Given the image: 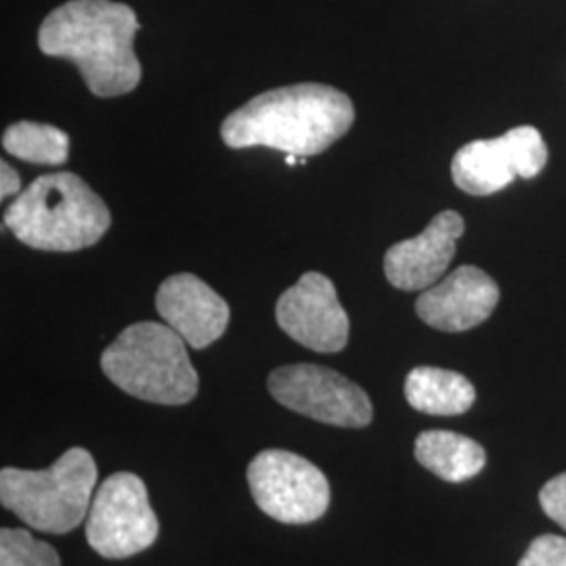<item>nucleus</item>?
<instances>
[{
	"instance_id": "nucleus-5",
	"label": "nucleus",
	"mask_w": 566,
	"mask_h": 566,
	"mask_svg": "<svg viewBox=\"0 0 566 566\" xmlns=\"http://www.w3.org/2000/svg\"><path fill=\"white\" fill-rule=\"evenodd\" d=\"M97 464L84 447H70L46 470H0V502L30 528L65 535L93 504Z\"/></svg>"
},
{
	"instance_id": "nucleus-14",
	"label": "nucleus",
	"mask_w": 566,
	"mask_h": 566,
	"mask_svg": "<svg viewBox=\"0 0 566 566\" xmlns=\"http://www.w3.org/2000/svg\"><path fill=\"white\" fill-rule=\"evenodd\" d=\"M416 460L446 483H464L483 472L485 449L474 439L451 430H424L413 447Z\"/></svg>"
},
{
	"instance_id": "nucleus-7",
	"label": "nucleus",
	"mask_w": 566,
	"mask_h": 566,
	"mask_svg": "<svg viewBox=\"0 0 566 566\" xmlns=\"http://www.w3.org/2000/svg\"><path fill=\"white\" fill-rule=\"evenodd\" d=\"M245 476L256 506L283 525L315 523L329 507L327 476L298 453L261 451L248 465Z\"/></svg>"
},
{
	"instance_id": "nucleus-10",
	"label": "nucleus",
	"mask_w": 566,
	"mask_h": 566,
	"mask_svg": "<svg viewBox=\"0 0 566 566\" xmlns=\"http://www.w3.org/2000/svg\"><path fill=\"white\" fill-rule=\"evenodd\" d=\"M283 332L315 353H338L348 344V315L336 287L322 273H304L287 287L275 306Z\"/></svg>"
},
{
	"instance_id": "nucleus-12",
	"label": "nucleus",
	"mask_w": 566,
	"mask_h": 566,
	"mask_svg": "<svg viewBox=\"0 0 566 566\" xmlns=\"http://www.w3.org/2000/svg\"><path fill=\"white\" fill-rule=\"evenodd\" d=\"M497 303V283L483 269L464 264L443 282L424 290L416 303V313L426 325L453 334L486 322Z\"/></svg>"
},
{
	"instance_id": "nucleus-1",
	"label": "nucleus",
	"mask_w": 566,
	"mask_h": 566,
	"mask_svg": "<svg viewBox=\"0 0 566 566\" xmlns=\"http://www.w3.org/2000/svg\"><path fill=\"white\" fill-rule=\"evenodd\" d=\"M139 28L128 4L70 0L42 21L39 46L49 57L76 63L93 95L120 97L142 82V63L133 49Z\"/></svg>"
},
{
	"instance_id": "nucleus-17",
	"label": "nucleus",
	"mask_w": 566,
	"mask_h": 566,
	"mask_svg": "<svg viewBox=\"0 0 566 566\" xmlns=\"http://www.w3.org/2000/svg\"><path fill=\"white\" fill-rule=\"evenodd\" d=\"M0 566H61V558L55 547L39 542L28 528H2Z\"/></svg>"
},
{
	"instance_id": "nucleus-16",
	"label": "nucleus",
	"mask_w": 566,
	"mask_h": 566,
	"mask_svg": "<svg viewBox=\"0 0 566 566\" xmlns=\"http://www.w3.org/2000/svg\"><path fill=\"white\" fill-rule=\"evenodd\" d=\"M2 147L25 163L61 166L67 163L70 137L51 124L15 122L4 130Z\"/></svg>"
},
{
	"instance_id": "nucleus-4",
	"label": "nucleus",
	"mask_w": 566,
	"mask_h": 566,
	"mask_svg": "<svg viewBox=\"0 0 566 566\" xmlns=\"http://www.w3.org/2000/svg\"><path fill=\"white\" fill-rule=\"evenodd\" d=\"M102 369L109 382L147 403H189L200 388L187 343L170 325L156 322L126 327L103 350Z\"/></svg>"
},
{
	"instance_id": "nucleus-15",
	"label": "nucleus",
	"mask_w": 566,
	"mask_h": 566,
	"mask_svg": "<svg viewBox=\"0 0 566 566\" xmlns=\"http://www.w3.org/2000/svg\"><path fill=\"white\" fill-rule=\"evenodd\" d=\"M405 399L428 416H462L476 401V390L458 371L422 365L407 374Z\"/></svg>"
},
{
	"instance_id": "nucleus-6",
	"label": "nucleus",
	"mask_w": 566,
	"mask_h": 566,
	"mask_svg": "<svg viewBox=\"0 0 566 566\" xmlns=\"http://www.w3.org/2000/svg\"><path fill=\"white\" fill-rule=\"evenodd\" d=\"M160 523L147 486L133 472H116L97 489L86 516V542L107 560H124L154 546Z\"/></svg>"
},
{
	"instance_id": "nucleus-3",
	"label": "nucleus",
	"mask_w": 566,
	"mask_h": 566,
	"mask_svg": "<svg viewBox=\"0 0 566 566\" xmlns=\"http://www.w3.org/2000/svg\"><path fill=\"white\" fill-rule=\"evenodd\" d=\"M4 224L21 243L44 252H76L102 240L109 208L72 172L42 175L4 210Z\"/></svg>"
},
{
	"instance_id": "nucleus-18",
	"label": "nucleus",
	"mask_w": 566,
	"mask_h": 566,
	"mask_svg": "<svg viewBox=\"0 0 566 566\" xmlns=\"http://www.w3.org/2000/svg\"><path fill=\"white\" fill-rule=\"evenodd\" d=\"M518 566H566L565 537L539 535L531 542Z\"/></svg>"
},
{
	"instance_id": "nucleus-2",
	"label": "nucleus",
	"mask_w": 566,
	"mask_h": 566,
	"mask_svg": "<svg viewBox=\"0 0 566 566\" xmlns=\"http://www.w3.org/2000/svg\"><path fill=\"white\" fill-rule=\"evenodd\" d=\"M355 122L353 102L325 84L266 91L235 109L221 126L227 147H271L308 158L344 137Z\"/></svg>"
},
{
	"instance_id": "nucleus-20",
	"label": "nucleus",
	"mask_w": 566,
	"mask_h": 566,
	"mask_svg": "<svg viewBox=\"0 0 566 566\" xmlns=\"http://www.w3.org/2000/svg\"><path fill=\"white\" fill-rule=\"evenodd\" d=\"M21 191L20 172L9 163L0 164V198L7 200Z\"/></svg>"
},
{
	"instance_id": "nucleus-13",
	"label": "nucleus",
	"mask_w": 566,
	"mask_h": 566,
	"mask_svg": "<svg viewBox=\"0 0 566 566\" xmlns=\"http://www.w3.org/2000/svg\"><path fill=\"white\" fill-rule=\"evenodd\" d=\"M156 308L166 325L198 350L217 343L231 319L229 304L191 273L170 275L156 294Z\"/></svg>"
},
{
	"instance_id": "nucleus-8",
	"label": "nucleus",
	"mask_w": 566,
	"mask_h": 566,
	"mask_svg": "<svg viewBox=\"0 0 566 566\" xmlns=\"http://www.w3.org/2000/svg\"><path fill=\"white\" fill-rule=\"evenodd\" d=\"M266 385L277 403L324 424L365 428L374 418L364 388L324 365H283L271 371Z\"/></svg>"
},
{
	"instance_id": "nucleus-9",
	"label": "nucleus",
	"mask_w": 566,
	"mask_h": 566,
	"mask_svg": "<svg viewBox=\"0 0 566 566\" xmlns=\"http://www.w3.org/2000/svg\"><path fill=\"white\" fill-rule=\"evenodd\" d=\"M547 163V147L535 126H516L495 139L464 145L451 163L453 182L470 196H491L516 177L533 179Z\"/></svg>"
},
{
	"instance_id": "nucleus-19",
	"label": "nucleus",
	"mask_w": 566,
	"mask_h": 566,
	"mask_svg": "<svg viewBox=\"0 0 566 566\" xmlns=\"http://www.w3.org/2000/svg\"><path fill=\"white\" fill-rule=\"evenodd\" d=\"M539 504L547 516L566 531V472L547 481L539 491Z\"/></svg>"
},
{
	"instance_id": "nucleus-21",
	"label": "nucleus",
	"mask_w": 566,
	"mask_h": 566,
	"mask_svg": "<svg viewBox=\"0 0 566 566\" xmlns=\"http://www.w3.org/2000/svg\"><path fill=\"white\" fill-rule=\"evenodd\" d=\"M296 158H298V156H287V158H285V163H287V166H296V164H298Z\"/></svg>"
},
{
	"instance_id": "nucleus-11",
	"label": "nucleus",
	"mask_w": 566,
	"mask_h": 566,
	"mask_svg": "<svg viewBox=\"0 0 566 566\" xmlns=\"http://www.w3.org/2000/svg\"><path fill=\"white\" fill-rule=\"evenodd\" d=\"M464 231V219L458 212H439L418 238L395 243L386 252V280L403 292L432 287L453 261L455 242Z\"/></svg>"
}]
</instances>
